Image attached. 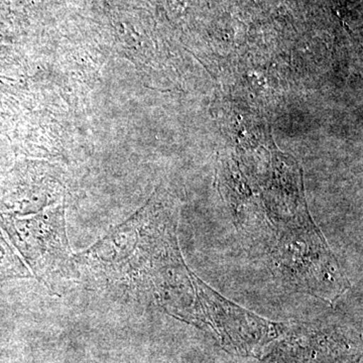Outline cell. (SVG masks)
<instances>
[{"instance_id":"6da1fadb","label":"cell","mask_w":363,"mask_h":363,"mask_svg":"<svg viewBox=\"0 0 363 363\" xmlns=\"http://www.w3.org/2000/svg\"><path fill=\"white\" fill-rule=\"evenodd\" d=\"M11 226V233L16 236L18 247L25 253L33 269L40 272L48 271L47 266L60 264L68 259V241L65 229L60 223L55 225Z\"/></svg>"}]
</instances>
